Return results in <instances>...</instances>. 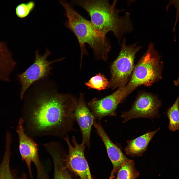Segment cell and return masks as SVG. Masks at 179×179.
<instances>
[{"label":"cell","instance_id":"13","mask_svg":"<svg viewBox=\"0 0 179 179\" xmlns=\"http://www.w3.org/2000/svg\"><path fill=\"white\" fill-rule=\"evenodd\" d=\"M159 129L148 132L135 139L128 140L125 149L126 155L132 157L141 156L146 150L149 143L156 133Z\"/></svg>","mask_w":179,"mask_h":179},{"label":"cell","instance_id":"4","mask_svg":"<svg viewBox=\"0 0 179 179\" xmlns=\"http://www.w3.org/2000/svg\"><path fill=\"white\" fill-rule=\"evenodd\" d=\"M161 58L154 44L150 43L134 68L131 78L125 87V98L138 86H150L162 79L163 63Z\"/></svg>","mask_w":179,"mask_h":179},{"label":"cell","instance_id":"5","mask_svg":"<svg viewBox=\"0 0 179 179\" xmlns=\"http://www.w3.org/2000/svg\"><path fill=\"white\" fill-rule=\"evenodd\" d=\"M141 47L135 44L127 45L124 38L119 54L111 66V77L108 87L114 89L127 83L134 68L135 54Z\"/></svg>","mask_w":179,"mask_h":179},{"label":"cell","instance_id":"15","mask_svg":"<svg viewBox=\"0 0 179 179\" xmlns=\"http://www.w3.org/2000/svg\"><path fill=\"white\" fill-rule=\"evenodd\" d=\"M50 154L54 164L53 179H71L64 165V154L60 151L54 150L51 152Z\"/></svg>","mask_w":179,"mask_h":179},{"label":"cell","instance_id":"3","mask_svg":"<svg viewBox=\"0 0 179 179\" xmlns=\"http://www.w3.org/2000/svg\"><path fill=\"white\" fill-rule=\"evenodd\" d=\"M66 11L67 20L65 24L76 37L81 50V59L87 53L85 46L88 44L93 49L96 59L106 60L111 46L106 38L99 34L90 21L85 19L64 0L60 1Z\"/></svg>","mask_w":179,"mask_h":179},{"label":"cell","instance_id":"12","mask_svg":"<svg viewBox=\"0 0 179 179\" xmlns=\"http://www.w3.org/2000/svg\"><path fill=\"white\" fill-rule=\"evenodd\" d=\"M101 138L107 150L108 157L113 166V170L117 173L122 165L129 159L121 149L111 140L99 122L95 120L93 125Z\"/></svg>","mask_w":179,"mask_h":179},{"label":"cell","instance_id":"17","mask_svg":"<svg viewBox=\"0 0 179 179\" xmlns=\"http://www.w3.org/2000/svg\"><path fill=\"white\" fill-rule=\"evenodd\" d=\"M169 120L168 128L172 132L179 130V94L173 105L167 110Z\"/></svg>","mask_w":179,"mask_h":179},{"label":"cell","instance_id":"22","mask_svg":"<svg viewBox=\"0 0 179 179\" xmlns=\"http://www.w3.org/2000/svg\"><path fill=\"white\" fill-rule=\"evenodd\" d=\"M135 0H128V4H130Z\"/></svg>","mask_w":179,"mask_h":179},{"label":"cell","instance_id":"19","mask_svg":"<svg viewBox=\"0 0 179 179\" xmlns=\"http://www.w3.org/2000/svg\"><path fill=\"white\" fill-rule=\"evenodd\" d=\"M35 3L32 0L19 4L15 8V13L19 18H22L27 16L34 9Z\"/></svg>","mask_w":179,"mask_h":179},{"label":"cell","instance_id":"11","mask_svg":"<svg viewBox=\"0 0 179 179\" xmlns=\"http://www.w3.org/2000/svg\"><path fill=\"white\" fill-rule=\"evenodd\" d=\"M74 115L81 132L82 143L89 147L91 127L95 118L87 105L82 93L80 94L76 100Z\"/></svg>","mask_w":179,"mask_h":179},{"label":"cell","instance_id":"8","mask_svg":"<svg viewBox=\"0 0 179 179\" xmlns=\"http://www.w3.org/2000/svg\"><path fill=\"white\" fill-rule=\"evenodd\" d=\"M68 148V153L64 159V165L81 179H93L91 175L88 164L85 155L86 146L79 144L75 136L72 137L71 144L67 135L63 138Z\"/></svg>","mask_w":179,"mask_h":179},{"label":"cell","instance_id":"6","mask_svg":"<svg viewBox=\"0 0 179 179\" xmlns=\"http://www.w3.org/2000/svg\"><path fill=\"white\" fill-rule=\"evenodd\" d=\"M51 54L50 52L46 49L44 55L39 54L38 50L35 53L33 63L23 73L17 74L18 80L21 85L20 98L22 99L25 92L31 85L35 81L46 77L50 74L52 67L51 64L59 61L64 58L52 61L47 60V57Z\"/></svg>","mask_w":179,"mask_h":179},{"label":"cell","instance_id":"10","mask_svg":"<svg viewBox=\"0 0 179 179\" xmlns=\"http://www.w3.org/2000/svg\"><path fill=\"white\" fill-rule=\"evenodd\" d=\"M126 84L119 87L111 94L101 99L94 98L88 103V106L95 118L99 120L106 116L116 115L118 104L125 98Z\"/></svg>","mask_w":179,"mask_h":179},{"label":"cell","instance_id":"18","mask_svg":"<svg viewBox=\"0 0 179 179\" xmlns=\"http://www.w3.org/2000/svg\"><path fill=\"white\" fill-rule=\"evenodd\" d=\"M109 82L103 74L100 73L91 77L85 84L89 89H92L100 91L108 87Z\"/></svg>","mask_w":179,"mask_h":179},{"label":"cell","instance_id":"16","mask_svg":"<svg viewBox=\"0 0 179 179\" xmlns=\"http://www.w3.org/2000/svg\"><path fill=\"white\" fill-rule=\"evenodd\" d=\"M132 160L129 159L124 163L117 172L116 179H136L139 174L136 170Z\"/></svg>","mask_w":179,"mask_h":179},{"label":"cell","instance_id":"7","mask_svg":"<svg viewBox=\"0 0 179 179\" xmlns=\"http://www.w3.org/2000/svg\"><path fill=\"white\" fill-rule=\"evenodd\" d=\"M24 123L23 118L20 117L16 128L19 140V150L22 159L26 163L31 179H33L31 168L32 162L34 164L37 168L38 179H47L39 159L38 145L25 133Z\"/></svg>","mask_w":179,"mask_h":179},{"label":"cell","instance_id":"1","mask_svg":"<svg viewBox=\"0 0 179 179\" xmlns=\"http://www.w3.org/2000/svg\"><path fill=\"white\" fill-rule=\"evenodd\" d=\"M76 100L68 94L42 93L22 117L25 133L32 138L46 136L64 138L74 130Z\"/></svg>","mask_w":179,"mask_h":179},{"label":"cell","instance_id":"2","mask_svg":"<svg viewBox=\"0 0 179 179\" xmlns=\"http://www.w3.org/2000/svg\"><path fill=\"white\" fill-rule=\"evenodd\" d=\"M72 4L82 7L90 16V22L97 32L106 37L109 31L113 32L118 40L129 32L131 24L130 14L119 15L120 10H112L109 0H72Z\"/></svg>","mask_w":179,"mask_h":179},{"label":"cell","instance_id":"14","mask_svg":"<svg viewBox=\"0 0 179 179\" xmlns=\"http://www.w3.org/2000/svg\"><path fill=\"white\" fill-rule=\"evenodd\" d=\"M10 145L9 143H7L5 145L4 157L0 164V179H26L25 174H23L20 177H18L10 168Z\"/></svg>","mask_w":179,"mask_h":179},{"label":"cell","instance_id":"9","mask_svg":"<svg viewBox=\"0 0 179 179\" xmlns=\"http://www.w3.org/2000/svg\"><path fill=\"white\" fill-rule=\"evenodd\" d=\"M161 105V100L157 96L143 93L138 96L131 108L123 112L121 117L124 119V123L136 118H153L159 116L158 110Z\"/></svg>","mask_w":179,"mask_h":179},{"label":"cell","instance_id":"21","mask_svg":"<svg viewBox=\"0 0 179 179\" xmlns=\"http://www.w3.org/2000/svg\"><path fill=\"white\" fill-rule=\"evenodd\" d=\"M174 85L176 86H178L179 85V74L177 80L174 81Z\"/></svg>","mask_w":179,"mask_h":179},{"label":"cell","instance_id":"20","mask_svg":"<svg viewBox=\"0 0 179 179\" xmlns=\"http://www.w3.org/2000/svg\"><path fill=\"white\" fill-rule=\"evenodd\" d=\"M115 173L114 171L113 170L111 172V176L110 177L109 179H114V174Z\"/></svg>","mask_w":179,"mask_h":179},{"label":"cell","instance_id":"23","mask_svg":"<svg viewBox=\"0 0 179 179\" xmlns=\"http://www.w3.org/2000/svg\"><path fill=\"white\" fill-rule=\"evenodd\" d=\"M114 0L115 1H117L118 0Z\"/></svg>","mask_w":179,"mask_h":179}]
</instances>
